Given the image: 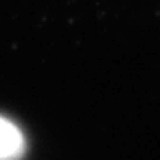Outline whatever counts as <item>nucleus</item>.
<instances>
[{"label":"nucleus","mask_w":160,"mask_h":160,"mask_svg":"<svg viewBox=\"0 0 160 160\" xmlns=\"http://www.w3.org/2000/svg\"><path fill=\"white\" fill-rule=\"evenodd\" d=\"M25 136L15 122L0 116V160H18L25 154Z\"/></svg>","instance_id":"1"}]
</instances>
